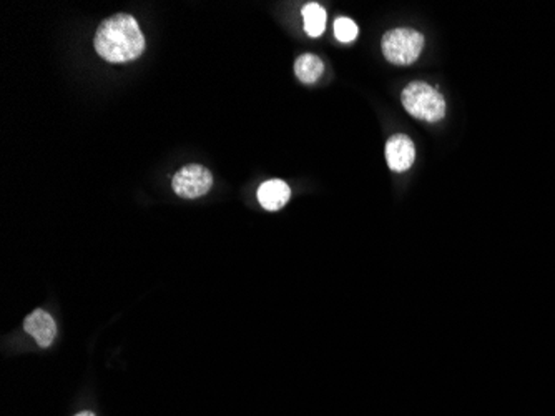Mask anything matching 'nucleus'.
Instances as JSON below:
<instances>
[{
  "instance_id": "obj_6",
  "label": "nucleus",
  "mask_w": 555,
  "mask_h": 416,
  "mask_svg": "<svg viewBox=\"0 0 555 416\" xmlns=\"http://www.w3.org/2000/svg\"><path fill=\"white\" fill-rule=\"evenodd\" d=\"M24 329L29 335H32L36 338V342L42 346L47 348L54 342L55 335H57V327L55 321L50 317L47 312L44 310H36L32 312L24 321Z\"/></svg>"
},
{
  "instance_id": "obj_2",
  "label": "nucleus",
  "mask_w": 555,
  "mask_h": 416,
  "mask_svg": "<svg viewBox=\"0 0 555 416\" xmlns=\"http://www.w3.org/2000/svg\"><path fill=\"white\" fill-rule=\"evenodd\" d=\"M402 105L412 117L424 122L435 123L446 115V100L435 87L424 82H412L402 90Z\"/></svg>"
},
{
  "instance_id": "obj_5",
  "label": "nucleus",
  "mask_w": 555,
  "mask_h": 416,
  "mask_svg": "<svg viewBox=\"0 0 555 416\" xmlns=\"http://www.w3.org/2000/svg\"><path fill=\"white\" fill-rule=\"evenodd\" d=\"M416 159V148L406 135H394L387 140L386 160L393 171H406Z\"/></svg>"
},
{
  "instance_id": "obj_9",
  "label": "nucleus",
  "mask_w": 555,
  "mask_h": 416,
  "mask_svg": "<svg viewBox=\"0 0 555 416\" xmlns=\"http://www.w3.org/2000/svg\"><path fill=\"white\" fill-rule=\"evenodd\" d=\"M323 62L313 54H304L294 63V72L302 84H316L323 75Z\"/></svg>"
},
{
  "instance_id": "obj_3",
  "label": "nucleus",
  "mask_w": 555,
  "mask_h": 416,
  "mask_svg": "<svg viewBox=\"0 0 555 416\" xmlns=\"http://www.w3.org/2000/svg\"><path fill=\"white\" fill-rule=\"evenodd\" d=\"M387 61L396 65H410L419 59L424 47L421 32L412 29L389 30L381 42Z\"/></svg>"
},
{
  "instance_id": "obj_1",
  "label": "nucleus",
  "mask_w": 555,
  "mask_h": 416,
  "mask_svg": "<svg viewBox=\"0 0 555 416\" xmlns=\"http://www.w3.org/2000/svg\"><path fill=\"white\" fill-rule=\"evenodd\" d=\"M94 46L104 61L121 63L144 54L145 37L132 15L117 13L100 24Z\"/></svg>"
},
{
  "instance_id": "obj_7",
  "label": "nucleus",
  "mask_w": 555,
  "mask_h": 416,
  "mask_svg": "<svg viewBox=\"0 0 555 416\" xmlns=\"http://www.w3.org/2000/svg\"><path fill=\"white\" fill-rule=\"evenodd\" d=\"M291 190L283 180H268L258 190V200L265 210L277 212L285 207L290 200Z\"/></svg>"
},
{
  "instance_id": "obj_4",
  "label": "nucleus",
  "mask_w": 555,
  "mask_h": 416,
  "mask_svg": "<svg viewBox=\"0 0 555 416\" xmlns=\"http://www.w3.org/2000/svg\"><path fill=\"white\" fill-rule=\"evenodd\" d=\"M213 185L211 173L202 165H186L171 179L173 192L183 198H198L210 192Z\"/></svg>"
},
{
  "instance_id": "obj_11",
  "label": "nucleus",
  "mask_w": 555,
  "mask_h": 416,
  "mask_svg": "<svg viewBox=\"0 0 555 416\" xmlns=\"http://www.w3.org/2000/svg\"><path fill=\"white\" fill-rule=\"evenodd\" d=\"M77 416H94V415H92L90 412H84V413H80V415H77Z\"/></svg>"
},
{
  "instance_id": "obj_8",
  "label": "nucleus",
  "mask_w": 555,
  "mask_h": 416,
  "mask_svg": "<svg viewBox=\"0 0 555 416\" xmlns=\"http://www.w3.org/2000/svg\"><path fill=\"white\" fill-rule=\"evenodd\" d=\"M302 13L306 34L310 37H319L327 27V11L319 4L310 2L302 7Z\"/></svg>"
},
{
  "instance_id": "obj_10",
  "label": "nucleus",
  "mask_w": 555,
  "mask_h": 416,
  "mask_svg": "<svg viewBox=\"0 0 555 416\" xmlns=\"http://www.w3.org/2000/svg\"><path fill=\"white\" fill-rule=\"evenodd\" d=\"M358 34H360V29L351 19H348V17H339V19H336V22H335V36H336L339 42L350 44V42L358 38Z\"/></svg>"
}]
</instances>
